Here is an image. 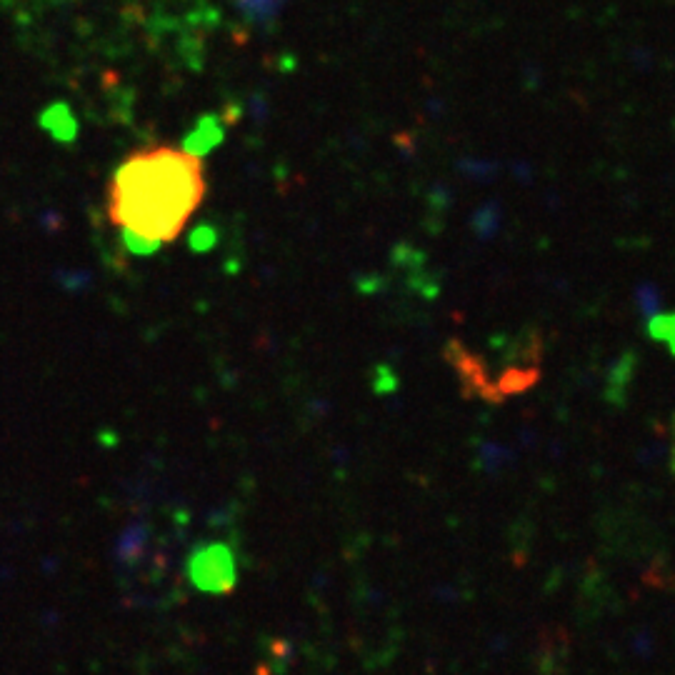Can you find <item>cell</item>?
<instances>
[{
  "label": "cell",
  "mask_w": 675,
  "mask_h": 675,
  "mask_svg": "<svg viewBox=\"0 0 675 675\" xmlns=\"http://www.w3.org/2000/svg\"><path fill=\"white\" fill-rule=\"evenodd\" d=\"M208 193L205 163L180 145H143L123 158L108 183V220L138 253L183 235Z\"/></svg>",
  "instance_id": "6da1fadb"
},
{
  "label": "cell",
  "mask_w": 675,
  "mask_h": 675,
  "mask_svg": "<svg viewBox=\"0 0 675 675\" xmlns=\"http://www.w3.org/2000/svg\"><path fill=\"white\" fill-rule=\"evenodd\" d=\"M190 575H193L195 585L208 593H225L233 588V558L223 545H210V548L200 550L190 565Z\"/></svg>",
  "instance_id": "7a4b0ae2"
},
{
  "label": "cell",
  "mask_w": 675,
  "mask_h": 675,
  "mask_svg": "<svg viewBox=\"0 0 675 675\" xmlns=\"http://www.w3.org/2000/svg\"><path fill=\"white\" fill-rule=\"evenodd\" d=\"M648 335L660 343H668L670 353L675 355V313L655 315L648 323Z\"/></svg>",
  "instance_id": "3957f363"
},
{
  "label": "cell",
  "mask_w": 675,
  "mask_h": 675,
  "mask_svg": "<svg viewBox=\"0 0 675 675\" xmlns=\"http://www.w3.org/2000/svg\"><path fill=\"white\" fill-rule=\"evenodd\" d=\"M673 430H675V425H673ZM670 468H673V473H675V433H673V455H670Z\"/></svg>",
  "instance_id": "277c9868"
}]
</instances>
